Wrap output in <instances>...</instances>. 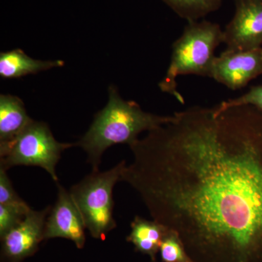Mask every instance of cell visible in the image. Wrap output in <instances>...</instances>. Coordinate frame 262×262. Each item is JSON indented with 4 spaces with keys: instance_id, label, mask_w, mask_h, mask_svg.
Segmentation results:
<instances>
[{
    "instance_id": "obj_1",
    "label": "cell",
    "mask_w": 262,
    "mask_h": 262,
    "mask_svg": "<svg viewBox=\"0 0 262 262\" xmlns=\"http://www.w3.org/2000/svg\"><path fill=\"white\" fill-rule=\"evenodd\" d=\"M122 174L194 262H262V113L194 106L130 146Z\"/></svg>"
},
{
    "instance_id": "obj_2",
    "label": "cell",
    "mask_w": 262,
    "mask_h": 262,
    "mask_svg": "<svg viewBox=\"0 0 262 262\" xmlns=\"http://www.w3.org/2000/svg\"><path fill=\"white\" fill-rule=\"evenodd\" d=\"M108 93L106 106L96 114L89 130L75 144L85 151L93 170H98L108 148L119 144L131 146L141 133L154 130L172 117L146 113L135 101L124 100L115 86L110 85Z\"/></svg>"
},
{
    "instance_id": "obj_3",
    "label": "cell",
    "mask_w": 262,
    "mask_h": 262,
    "mask_svg": "<svg viewBox=\"0 0 262 262\" xmlns=\"http://www.w3.org/2000/svg\"><path fill=\"white\" fill-rule=\"evenodd\" d=\"M223 40L224 30L218 24L208 20L188 22L172 46L170 64L160 82V90L184 103L177 91V77L188 75L211 77L215 49Z\"/></svg>"
},
{
    "instance_id": "obj_4",
    "label": "cell",
    "mask_w": 262,
    "mask_h": 262,
    "mask_svg": "<svg viewBox=\"0 0 262 262\" xmlns=\"http://www.w3.org/2000/svg\"><path fill=\"white\" fill-rule=\"evenodd\" d=\"M126 164L122 160L106 171L93 170L71 188L72 199L82 215L86 229L94 238L105 239L108 232L116 228L113 216V189L116 183L121 181Z\"/></svg>"
},
{
    "instance_id": "obj_5",
    "label": "cell",
    "mask_w": 262,
    "mask_h": 262,
    "mask_svg": "<svg viewBox=\"0 0 262 262\" xmlns=\"http://www.w3.org/2000/svg\"><path fill=\"white\" fill-rule=\"evenodd\" d=\"M74 145L57 141L46 122L33 120L14 141L0 146V168L40 167L57 182L56 165L62 152Z\"/></svg>"
},
{
    "instance_id": "obj_6",
    "label": "cell",
    "mask_w": 262,
    "mask_h": 262,
    "mask_svg": "<svg viewBox=\"0 0 262 262\" xmlns=\"http://www.w3.org/2000/svg\"><path fill=\"white\" fill-rule=\"evenodd\" d=\"M233 18L224 30L228 51H243L262 48V0L235 2Z\"/></svg>"
},
{
    "instance_id": "obj_7",
    "label": "cell",
    "mask_w": 262,
    "mask_h": 262,
    "mask_svg": "<svg viewBox=\"0 0 262 262\" xmlns=\"http://www.w3.org/2000/svg\"><path fill=\"white\" fill-rule=\"evenodd\" d=\"M51 209V206L39 211L31 209L18 226L1 238L2 261L21 262L37 252L45 241V227Z\"/></svg>"
},
{
    "instance_id": "obj_8",
    "label": "cell",
    "mask_w": 262,
    "mask_h": 262,
    "mask_svg": "<svg viewBox=\"0 0 262 262\" xmlns=\"http://www.w3.org/2000/svg\"><path fill=\"white\" fill-rule=\"evenodd\" d=\"M261 74L262 48L243 51L225 50L215 56L211 78L235 91Z\"/></svg>"
},
{
    "instance_id": "obj_9",
    "label": "cell",
    "mask_w": 262,
    "mask_h": 262,
    "mask_svg": "<svg viewBox=\"0 0 262 262\" xmlns=\"http://www.w3.org/2000/svg\"><path fill=\"white\" fill-rule=\"evenodd\" d=\"M58 198L46 220L44 239L61 237L72 241L77 248L85 244V229L83 219L70 192L59 184Z\"/></svg>"
},
{
    "instance_id": "obj_10",
    "label": "cell",
    "mask_w": 262,
    "mask_h": 262,
    "mask_svg": "<svg viewBox=\"0 0 262 262\" xmlns=\"http://www.w3.org/2000/svg\"><path fill=\"white\" fill-rule=\"evenodd\" d=\"M33 120L20 98L0 95V146L14 141Z\"/></svg>"
},
{
    "instance_id": "obj_11",
    "label": "cell",
    "mask_w": 262,
    "mask_h": 262,
    "mask_svg": "<svg viewBox=\"0 0 262 262\" xmlns=\"http://www.w3.org/2000/svg\"><path fill=\"white\" fill-rule=\"evenodd\" d=\"M63 65L64 62L61 60L34 59L20 49L0 53V76L4 79L20 78L29 75H36L43 71L58 68Z\"/></svg>"
},
{
    "instance_id": "obj_12",
    "label": "cell",
    "mask_w": 262,
    "mask_h": 262,
    "mask_svg": "<svg viewBox=\"0 0 262 262\" xmlns=\"http://www.w3.org/2000/svg\"><path fill=\"white\" fill-rule=\"evenodd\" d=\"M130 233L127 241L134 245L136 251L147 255L156 262L160 246L169 229L156 221H149L136 215L130 224Z\"/></svg>"
},
{
    "instance_id": "obj_13",
    "label": "cell",
    "mask_w": 262,
    "mask_h": 262,
    "mask_svg": "<svg viewBox=\"0 0 262 262\" xmlns=\"http://www.w3.org/2000/svg\"><path fill=\"white\" fill-rule=\"evenodd\" d=\"M181 18L196 21L218 10L222 0H162Z\"/></svg>"
},
{
    "instance_id": "obj_14",
    "label": "cell",
    "mask_w": 262,
    "mask_h": 262,
    "mask_svg": "<svg viewBox=\"0 0 262 262\" xmlns=\"http://www.w3.org/2000/svg\"><path fill=\"white\" fill-rule=\"evenodd\" d=\"M159 252L163 262H194L178 234L170 229L163 239Z\"/></svg>"
},
{
    "instance_id": "obj_15",
    "label": "cell",
    "mask_w": 262,
    "mask_h": 262,
    "mask_svg": "<svg viewBox=\"0 0 262 262\" xmlns=\"http://www.w3.org/2000/svg\"><path fill=\"white\" fill-rule=\"evenodd\" d=\"M32 208L27 203L22 205L0 204V237L18 226Z\"/></svg>"
},
{
    "instance_id": "obj_16",
    "label": "cell",
    "mask_w": 262,
    "mask_h": 262,
    "mask_svg": "<svg viewBox=\"0 0 262 262\" xmlns=\"http://www.w3.org/2000/svg\"><path fill=\"white\" fill-rule=\"evenodd\" d=\"M220 104L225 107L252 106L262 113V84L253 86L247 93L242 96L222 101Z\"/></svg>"
},
{
    "instance_id": "obj_17",
    "label": "cell",
    "mask_w": 262,
    "mask_h": 262,
    "mask_svg": "<svg viewBox=\"0 0 262 262\" xmlns=\"http://www.w3.org/2000/svg\"><path fill=\"white\" fill-rule=\"evenodd\" d=\"M25 201L15 192L7 170L0 168V204L22 205Z\"/></svg>"
},
{
    "instance_id": "obj_18",
    "label": "cell",
    "mask_w": 262,
    "mask_h": 262,
    "mask_svg": "<svg viewBox=\"0 0 262 262\" xmlns=\"http://www.w3.org/2000/svg\"><path fill=\"white\" fill-rule=\"evenodd\" d=\"M234 2L239 1V0H234Z\"/></svg>"
}]
</instances>
